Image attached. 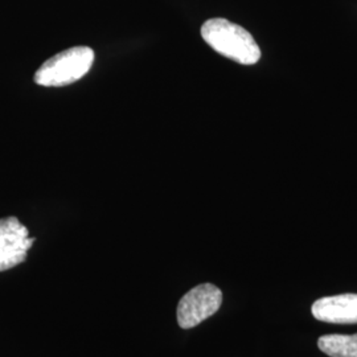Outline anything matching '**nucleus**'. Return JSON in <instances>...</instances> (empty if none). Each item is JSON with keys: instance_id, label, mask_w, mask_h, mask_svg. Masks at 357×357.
Listing matches in <instances>:
<instances>
[{"instance_id": "nucleus-1", "label": "nucleus", "mask_w": 357, "mask_h": 357, "mask_svg": "<svg viewBox=\"0 0 357 357\" xmlns=\"http://www.w3.org/2000/svg\"><path fill=\"white\" fill-rule=\"evenodd\" d=\"M202 36L212 50L238 64L255 65L261 59L255 38L245 28L227 19L206 20L202 26Z\"/></svg>"}, {"instance_id": "nucleus-2", "label": "nucleus", "mask_w": 357, "mask_h": 357, "mask_svg": "<svg viewBox=\"0 0 357 357\" xmlns=\"http://www.w3.org/2000/svg\"><path fill=\"white\" fill-rule=\"evenodd\" d=\"M94 63V52L89 47H73L48 59L35 73L40 86H66L85 76Z\"/></svg>"}, {"instance_id": "nucleus-3", "label": "nucleus", "mask_w": 357, "mask_h": 357, "mask_svg": "<svg viewBox=\"0 0 357 357\" xmlns=\"http://www.w3.org/2000/svg\"><path fill=\"white\" fill-rule=\"evenodd\" d=\"M222 303L221 290L212 283H202L185 294L176 310L178 326L190 330L215 315Z\"/></svg>"}, {"instance_id": "nucleus-4", "label": "nucleus", "mask_w": 357, "mask_h": 357, "mask_svg": "<svg viewBox=\"0 0 357 357\" xmlns=\"http://www.w3.org/2000/svg\"><path fill=\"white\" fill-rule=\"evenodd\" d=\"M16 217L0 218V271L15 268L26 261V252L35 238Z\"/></svg>"}, {"instance_id": "nucleus-5", "label": "nucleus", "mask_w": 357, "mask_h": 357, "mask_svg": "<svg viewBox=\"0 0 357 357\" xmlns=\"http://www.w3.org/2000/svg\"><path fill=\"white\" fill-rule=\"evenodd\" d=\"M315 319L332 324H357V294L324 296L311 307Z\"/></svg>"}, {"instance_id": "nucleus-6", "label": "nucleus", "mask_w": 357, "mask_h": 357, "mask_svg": "<svg viewBox=\"0 0 357 357\" xmlns=\"http://www.w3.org/2000/svg\"><path fill=\"white\" fill-rule=\"evenodd\" d=\"M318 347L330 357H357V333L320 336Z\"/></svg>"}]
</instances>
